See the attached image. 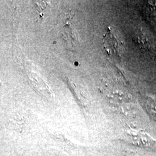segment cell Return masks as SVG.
<instances>
[{"instance_id":"7a4b0ae2","label":"cell","mask_w":156,"mask_h":156,"mask_svg":"<svg viewBox=\"0 0 156 156\" xmlns=\"http://www.w3.org/2000/svg\"><path fill=\"white\" fill-rule=\"evenodd\" d=\"M129 142L133 145H136L147 149L156 150V140L149 134L131 129L127 133Z\"/></svg>"},{"instance_id":"6da1fadb","label":"cell","mask_w":156,"mask_h":156,"mask_svg":"<svg viewBox=\"0 0 156 156\" xmlns=\"http://www.w3.org/2000/svg\"><path fill=\"white\" fill-rule=\"evenodd\" d=\"M104 46L108 54L116 57H120L124 49L123 41L119 33L109 27L104 36Z\"/></svg>"},{"instance_id":"3957f363","label":"cell","mask_w":156,"mask_h":156,"mask_svg":"<svg viewBox=\"0 0 156 156\" xmlns=\"http://www.w3.org/2000/svg\"><path fill=\"white\" fill-rule=\"evenodd\" d=\"M146 109L151 116L156 120V100L152 98H147L145 101Z\"/></svg>"}]
</instances>
